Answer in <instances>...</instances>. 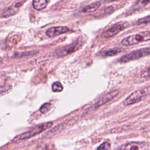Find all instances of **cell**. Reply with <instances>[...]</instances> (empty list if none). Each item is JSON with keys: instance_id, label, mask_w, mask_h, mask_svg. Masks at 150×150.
Listing matches in <instances>:
<instances>
[{"instance_id": "44dd1931", "label": "cell", "mask_w": 150, "mask_h": 150, "mask_svg": "<svg viewBox=\"0 0 150 150\" xmlns=\"http://www.w3.org/2000/svg\"><path fill=\"white\" fill-rule=\"evenodd\" d=\"M2 63V59L0 57V64H1Z\"/></svg>"}, {"instance_id": "ba28073f", "label": "cell", "mask_w": 150, "mask_h": 150, "mask_svg": "<svg viewBox=\"0 0 150 150\" xmlns=\"http://www.w3.org/2000/svg\"><path fill=\"white\" fill-rule=\"evenodd\" d=\"M77 47H78V43H75L73 44L72 43L70 45L59 49L57 50L56 51V55L58 56H60V57L64 56L76 50Z\"/></svg>"}, {"instance_id": "8fae6325", "label": "cell", "mask_w": 150, "mask_h": 150, "mask_svg": "<svg viewBox=\"0 0 150 150\" xmlns=\"http://www.w3.org/2000/svg\"><path fill=\"white\" fill-rule=\"evenodd\" d=\"M50 0H33V6L37 10H42L46 7Z\"/></svg>"}, {"instance_id": "ac0fdd59", "label": "cell", "mask_w": 150, "mask_h": 150, "mask_svg": "<svg viewBox=\"0 0 150 150\" xmlns=\"http://www.w3.org/2000/svg\"><path fill=\"white\" fill-rule=\"evenodd\" d=\"M110 148V144L107 142H104L97 148V149H109Z\"/></svg>"}, {"instance_id": "30bf717a", "label": "cell", "mask_w": 150, "mask_h": 150, "mask_svg": "<svg viewBox=\"0 0 150 150\" xmlns=\"http://www.w3.org/2000/svg\"><path fill=\"white\" fill-rule=\"evenodd\" d=\"M101 5L100 2H94L86 6H84L81 9V12L83 13H90L96 11Z\"/></svg>"}, {"instance_id": "9a60e30c", "label": "cell", "mask_w": 150, "mask_h": 150, "mask_svg": "<svg viewBox=\"0 0 150 150\" xmlns=\"http://www.w3.org/2000/svg\"><path fill=\"white\" fill-rule=\"evenodd\" d=\"M51 107H52L51 104L48 103H45L41 106V107L40 108V111L42 113L45 114V113L47 112L51 109Z\"/></svg>"}, {"instance_id": "8992f818", "label": "cell", "mask_w": 150, "mask_h": 150, "mask_svg": "<svg viewBox=\"0 0 150 150\" xmlns=\"http://www.w3.org/2000/svg\"><path fill=\"white\" fill-rule=\"evenodd\" d=\"M125 25L124 23H117L112 25L107 30H106L103 33V36L104 38L112 37L117 35L118 33H119L121 30H122L124 29H125Z\"/></svg>"}, {"instance_id": "e0dca14e", "label": "cell", "mask_w": 150, "mask_h": 150, "mask_svg": "<svg viewBox=\"0 0 150 150\" xmlns=\"http://www.w3.org/2000/svg\"><path fill=\"white\" fill-rule=\"evenodd\" d=\"M12 88L10 85H3L0 86V96L8 93Z\"/></svg>"}, {"instance_id": "5bb4252c", "label": "cell", "mask_w": 150, "mask_h": 150, "mask_svg": "<svg viewBox=\"0 0 150 150\" xmlns=\"http://www.w3.org/2000/svg\"><path fill=\"white\" fill-rule=\"evenodd\" d=\"M120 52H121V49L118 48H114L107 50L105 53V55L107 56H112L117 54Z\"/></svg>"}, {"instance_id": "2e32d148", "label": "cell", "mask_w": 150, "mask_h": 150, "mask_svg": "<svg viewBox=\"0 0 150 150\" xmlns=\"http://www.w3.org/2000/svg\"><path fill=\"white\" fill-rule=\"evenodd\" d=\"M150 22V15L145 16L144 18H141L139 19L137 22L136 24L137 25H142V24H146Z\"/></svg>"}, {"instance_id": "277c9868", "label": "cell", "mask_w": 150, "mask_h": 150, "mask_svg": "<svg viewBox=\"0 0 150 150\" xmlns=\"http://www.w3.org/2000/svg\"><path fill=\"white\" fill-rule=\"evenodd\" d=\"M150 38L149 35L145 34H135L132 35L123 39L121 41V44L123 46H131L138 44L144 40H149Z\"/></svg>"}, {"instance_id": "4fadbf2b", "label": "cell", "mask_w": 150, "mask_h": 150, "mask_svg": "<svg viewBox=\"0 0 150 150\" xmlns=\"http://www.w3.org/2000/svg\"><path fill=\"white\" fill-rule=\"evenodd\" d=\"M52 89L54 92H61L63 89V87L59 81H56L53 83Z\"/></svg>"}, {"instance_id": "6da1fadb", "label": "cell", "mask_w": 150, "mask_h": 150, "mask_svg": "<svg viewBox=\"0 0 150 150\" xmlns=\"http://www.w3.org/2000/svg\"><path fill=\"white\" fill-rule=\"evenodd\" d=\"M53 125L52 122H45L43 124H40L38 125H36L33 127V128H30L29 130L25 132H23L19 135H18L15 138V141H22L25 140L26 139H29L30 138H32L36 135H38L40 134V132H43V131L48 129L50 127H52Z\"/></svg>"}, {"instance_id": "ffe728a7", "label": "cell", "mask_w": 150, "mask_h": 150, "mask_svg": "<svg viewBox=\"0 0 150 150\" xmlns=\"http://www.w3.org/2000/svg\"><path fill=\"white\" fill-rule=\"evenodd\" d=\"M131 149H138V147L137 146H132V147H131L130 148Z\"/></svg>"}, {"instance_id": "9c48e42d", "label": "cell", "mask_w": 150, "mask_h": 150, "mask_svg": "<svg viewBox=\"0 0 150 150\" xmlns=\"http://www.w3.org/2000/svg\"><path fill=\"white\" fill-rule=\"evenodd\" d=\"M22 4L23 2H18L15 4H13L9 6L4 11V12L2 13V16L6 18L15 15L17 12L20 6L22 5Z\"/></svg>"}, {"instance_id": "d6986e66", "label": "cell", "mask_w": 150, "mask_h": 150, "mask_svg": "<svg viewBox=\"0 0 150 150\" xmlns=\"http://www.w3.org/2000/svg\"><path fill=\"white\" fill-rule=\"evenodd\" d=\"M117 1H119V0H104V1L105 2H111Z\"/></svg>"}, {"instance_id": "7a4b0ae2", "label": "cell", "mask_w": 150, "mask_h": 150, "mask_svg": "<svg viewBox=\"0 0 150 150\" xmlns=\"http://www.w3.org/2000/svg\"><path fill=\"white\" fill-rule=\"evenodd\" d=\"M150 93V88H145L136 90L132 93L124 101L123 104L124 105H129L136 104L141 101L144 98Z\"/></svg>"}, {"instance_id": "52a82bcc", "label": "cell", "mask_w": 150, "mask_h": 150, "mask_svg": "<svg viewBox=\"0 0 150 150\" xmlns=\"http://www.w3.org/2000/svg\"><path fill=\"white\" fill-rule=\"evenodd\" d=\"M69 31V28L66 26H55L49 28L46 30V35L50 38H53Z\"/></svg>"}, {"instance_id": "5b68a950", "label": "cell", "mask_w": 150, "mask_h": 150, "mask_svg": "<svg viewBox=\"0 0 150 150\" xmlns=\"http://www.w3.org/2000/svg\"><path fill=\"white\" fill-rule=\"evenodd\" d=\"M119 93L118 90H112L111 92L107 93L105 96H104L101 99H100L98 101H97L92 107L93 109H97L100 107L104 105L105 104L107 103L108 102L112 100L114 98L117 97Z\"/></svg>"}, {"instance_id": "3957f363", "label": "cell", "mask_w": 150, "mask_h": 150, "mask_svg": "<svg viewBox=\"0 0 150 150\" xmlns=\"http://www.w3.org/2000/svg\"><path fill=\"white\" fill-rule=\"evenodd\" d=\"M149 55H150V47L141 48L132 51L131 52L122 56L120 58V62L121 63H125L129 61L135 60Z\"/></svg>"}, {"instance_id": "7c38bea8", "label": "cell", "mask_w": 150, "mask_h": 150, "mask_svg": "<svg viewBox=\"0 0 150 150\" xmlns=\"http://www.w3.org/2000/svg\"><path fill=\"white\" fill-rule=\"evenodd\" d=\"M150 3V0H137L134 5V8L139 9Z\"/></svg>"}]
</instances>
